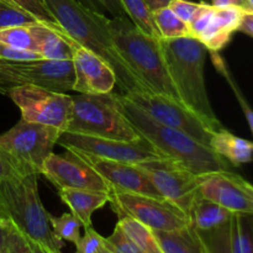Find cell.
I'll return each mask as SVG.
<instances>
[{
	"mask_svg": "<svg viewBox=\"0 0 253 253\" xmlns=\"http://www.w3.org/2000/svg\"><path fill=\"white\" fill-rule=\"evenodd\" d=\"M12 67L26 84L54 93L67 94L73 90L74 66L72 59H36L12 62Z\"/></svg>",
	"mask_w": 253,
	"mask_h": 253,
	"instance_id": "cell-16",
	"label": "cell"
},
{
	"mask_svg": "<svg viewBox=\"0 0 253 253\" xmlns=\"http://www.w3.org/2000/svg\"><path fill=\"white\" fill-rule=\"evenodd\" d=\"M26 84L12 67V62L0 58V94L9 95L16 86Z\"/></svg>",
	"mask_w": 253,
	"mask_h": 253,
	"instance_id": "cell-38",
	"label": "cell"
},
{
	"mask_svg": "<svg viewBox=\"0 0 253 253\" xmlns=\"http://www.w3.org/2000/svg\"><path fill=\"white\" fill-rule=\"evenodd\" d=\"M105 249L111 253H142L116 225L113 234L105 237Z\"/></svg>",
	"mask_w": 253,
	"mask_h": 253,
	"instance_id": "cell-36",
	"label": "cell"
},
{
	"mask_svg": "<svg viewBox=\"0 0 253 253\" xmlns=\"http://www.w3.org/2000/svg\"><path fill=\"white\" fill-rule=\"evenodd\" d=\"M244 11V9L235 6H215L207 27L197 40H199L209 52H220L229 44L235 32L239 31Z\"/></svg>",
	"mask_w": 253,
	"mask_h": 253,
	"instance_id": "cell-18",
	"label": "cell"
},
{
	"mask_svg": "<svg viewBox=\"0 0 253 253\" xmlns=\"http://www.w3.org/2000/svg\"><path fill=\"white\" fill-rule=\"evenodd\" d=\"M0 2H6V4H11V5H15L14 2L11 1V0H0Z\"/></svg>",
	"mask_w": 253,
	"mask_h": 253,
	"instance_id": "cell-47",
	"label": "cell"
},
{
	"mask_svg": "<svg viewBox=\"0 0 253 253\" xmlns=\"http://www.w3.org/2000/svg\"><path fill=\"white\" fill-rule=\"evenodd\" d=\"M57 145L66 150L135 165L152 158L163 157L155 146L143 137L133 141H119L62 131Z\"/></svg>",
	"mask_w": 253,
	"mask_h": 253,
	"instance_id": "cell-12",
	"label": "cell"
},
{
	"mask_svg": "<svg viewBox=\"0 0 253 253\" xmlns=\"http://www.w3.org/2000/svg\"><path fill=\"white\" fill-rule=\"evenodd\" d=\"M73 152H76L82 160L93 167L113 189L163 198L156 189L148 175L135 163L106 160V158L85 155L77 151H73Z\"/></svg>",
	"mask_w": 253,
	"mask_h": 253,
	"instance_id": "cell-15",
	"label": "cell"
},
{
	"mask_svg": "<svg viewBox=\"0 0 253 253\" xmlns=\"http://www.w3.org/2000/svg\"><path fill=\"white\" fill-rule=\"evenodd\" d=\"M200 2H205V4H210V0H199Z\"/></svg>",
	"mask_w": 253,
	"mask_h": 253,
	"instance_id": "cell-48",
	"label": "cell"
},
{
	"mask_svg": "<svg viewBox=\"0 0 253 253\" xmlns=\"http://www.w3.org/2000/svg\"><path fill=\"white\" fill-rule=\"evenodd\" d=\"M168 71L182 103L204 119L216 131L224 128L215 115L205 84L208 49L195 37L160 39Z\"/></svg>",
	"mask_w": 253,
	"mask_h": 253,
	"instance_id": "cell-3",
	"label": "cell"
},
{
	"mask_svg": "<svg viewBox=\"0 0 253 253\" xmlns=\"http://www.w3.org/2000/svg\"><path fill=\"white\" fill-rule=\"evenodd\" d=\"M89 10L108 16L110 19H126L127 14L124 10L120 0H77Z\"/></svg>",
	"mask_w": 253,
	"mask_h": 253,
	"instance_id": "cell-34",
	"label": "cell"
},
{
	"mask_svg": "<svg viewBox=\"0 0 253 253\" xmlns=\"http://www.w3.org/2000/svg\"><path fill=\"white\" fill-rule=\"evenodd\" d=\"M120 1L128 19L136 27L150 36L161 39V34L153 20L152 11L147 6L145 0H120Z\"/></svg>",
	"mask_w": 253,
	"mask_h": 253,
	"instance_id": "cell-26",
	"label": "cell"
},
{
	"mask_svg": "<svg viewBox=\"0 0 253 253\" xmlns=\"http://www.w3.org/2000/svg\"><path fill=\"white\" fill-rule=\"evenodd\" d=\"M111 209L118 216H130L153 231H174L190 225V219L180 208L165 198L123 192L110 188Z\"/></svg>",
	"mask_w": 253,
	"mask_h": 253,
	"instance_id": "cell-8",
	"label": "cell"
},
{
	"mask_svg": "<svg viewBox=\"0 0 253 253\" xmlns=\"http://www.w3.org/2000/svg\"><path fill=\"white\" fill-rule=\"evenodd\" d=\"M5 231V251L7 253H46L35 242L21 234L9 220L2 219Z\"/></svg>",
	"mask_w": 253,
	"mask_h": 253,
	"instance_id": "cell-31",
	"label": "cell"
},
{
	"mask_svg": "<svg viewBox=\"0 0 253 253\" xmlns=\"http://www.w3.org/2000/svg\"><path fill=\"white\" fill-rule=\"evenodd\" d=\"M0 42L15 47V48L26 49V51H32L39 53L37 52L36 41H35L34 34L31 31V25L1 29L0 30Z\"/></svg>",
	"mask_w": 253,
	"mask_h": 253,
	"instance_id": "cell-30",
	"label": "cell"
},
{
	"mask_svg": "<svg viewBox=\"0 0 253 253\" xmlns=\"http://www.w3.org/2000/svg\"><path fill=\"white\" fill-rule=\"evenodd\" d=\"M7 96L16 104L21 119L27 123L52 126L61 131H66L71 123L73 100L68 94L22 84L12 89Z\"/></svg>",
	"mask_w": 253,
	"mask_h": 253,
	"instance_id": "cell-11",
	"label": "cell"
},
{
	"mask_svg": "<svg viewBox=\"0 0 253 253\" xmlns=\"http://www.w3.org/2000/svg\"><path fill=\"white\" fill-rule=\"evenodd\" d=\"M35 22H37V20L21 7L6 2H0V30L12 26L32 25Z\"/></svg>",
	"mask_w": 253,
	"mask_h": 253,
	"instance_id": "cell-33",
	"label": "cell"
},
{
	"mask_svg": "<svg viewBox=\"0 0 253 253\" xmlns=\"http://www.w3.org/2000/svg\"><path fill=\"white\" fill-rule=\"evenodd\" d=\"M153 20L162 39H179L190 36L189 26L168 6L152 11Z\"/></svg>",
	"mask_w": 253,
	"mask_h": 253,
	"instance_id": "cell-27",
	"label": "cell"
},
{
	"mask_svg": "<svg viewBox=\"0 0 253 253\" xmlns=\"http://www.w3.org/2000/svg\"><path fill=\"white\" fill-rule=\"evenodd\" d=\"M210 54H211V61H212V63H214V66L216 67L217 71H219L220 73L224 76V78L226 79V82L229 83V85L231 86L232 91H234L235 96H236L237 101H239L240 106H241L242 111H244L245 118H246L247 123H249V125H250V128H251V131L253 133V109L249 104V101L246 100V98L244 96L241 89H240L239 85H237L236 81H235L234 77H232L230 69L227 68L226 62L224 61V58H222L221 56H219V52H210Z\"/></svg>",
	"mask_w": 253,
	"mask_h": 253,
	"instance_id": "cell-32",
	"label": "cell"
},
{
	"mask_svg": "<svg viewBox=\"0 0 253 253\" xmlns=\"http://www.w3.org/2000/svg\"><path fill=\"white\" fill-rule=\"evenodd\" d=\"M36 41L37 52L46 59H73L74 49L79 46L62 27H54L43 22L31 25Z\"/></svg>",
	"mask_w": 253,
	"mask_h": 253,
	"instance_id": "cell-19",
	"label": "cell"
},
{
	"mask_svg": "<svg viewBox=\"0 0 253 253\" xmlns=\"http://www.w3.org/2000/svg\"><path fill=\"white\" fill-rule=\"evenodd\" d=\"M100 253H111V252H109L108 250H104V251H103V252H100Z\"/></svg>",
	"mask_w": 253,
	"mask_h": 253,
	"instance_id": "cell-49",
	"label": "cell"
},
{
	"mask_svg": "<svg viewBox=\"0 0 253 253\" xmlns=\"http://www.w3.org/2000/svg\"><path fill=\"white\" fill-rule=\"evenodd\" d=\"M5 231H4V225H2L1 215H0V251L5 250Z\"/></svg>",
	"mask_w": 253,
	"mask_h": 253,
	"instance_id": "cell-45",
	"label": "cell"
},
{
	"mask_svg": "<svg viewBox=\"0 0 253 253\" xmlns=\"http://www.w3.org/2000/svg\"><path fill=\"white\" fill-rule=\"evenodd\" d=\"M44 2L69 37L110 64L115 72L116 85L124 94L152 93L119 52L109 30L110 17L91 11L77 0H44Z\"/></svg>",
	"mask_w": 253,
	"mask_h": 253,
	"instance_id": "cell-1",
	"label": "cell"
},
{
	"mask_svg": "<svg viewBox=\"0 0 253 253\" xmlns=\"http://www.w3.org/2000/svg\"><path fill=\"white\" fill-rule=\"evenodd\" d=\"M0 58L10 62H30L41 59L42 57L36 52L15 48V47L0 42Z\"/></svg>",
	"mask_w": 253,
	"mask_h": 253,
	"instance_id": "cell-39",
	"label": "cell"
},
{
	"mask_svg": "<svg viewBox=\"0 0 253 253\" xmlns=\"http://www.w3.org/2000/svg\"><path fill=\"white\" fill-rule=\"evenodd\" d=\"M109 30L123 58L152 93L182 103L170 78L160 39L141 31L126 19H109ZM183 104V103H182Z\"/></svg>",
	"mask_w": 253,
	"mask_h": 253,
	"instance_id": "cell-5",
	"label": "cell"
},
{
	"mask_svg": "<svg viewBox=\"0 0 253 253\" xmlns=\"http://www.w3.org/2000/svg\"><path fill=\"white\" fill-rule=\"evenodd\" d=\"M199 195L234 214L253 215V184L232 170L202 174Z\"/></svg>",
	"mask_w": 253,
	"mask_h": 253,
	"instance_id": "cell-14",
	"label": "cell"
},
{
	"mask_svg": "<svg viewBox=\"0 0 253 253\" xmlns=\"http://www.w3.org/2000/svg\"><path fill=\"white\" fill-rule=\"evenodd\" d=\"M125 95L157 123L182 131L202 145L210 147L211 137L216 130L184 104L168 96L147 91H137Z\"/></svg>",
	"mask_w": 253,
	"mask_h": 253,
	"instance_id": "cell-9",
	"label": "cell"
},
{
	"mask_svg": "<svg viewBox=\"0 0 253 253\" xmlns=\"http://www.w3.org/2000/svg\"><path fill=\"white\" fill-rule=\"evenodd\" d=\"M0 253H7V252L5 251V250H2V251H0Z\"/></svg>",
	"mask_w": 253,
	"mask_h": 253,
	"instance_id": "cell-50",
	"label": "cell"
},
{
	"mask_svg": "<svg viewBox=\"0 0 253 253\" xmlns=\"http://www.w3.org/2000/svg\"><path fill=\"white\" fill-rule=\"evenodd\" d=\"M116 225L142 253H163L155 231L142 222L123 215L119 216Z\"/></svg>",
	"mask_w": 253,
	"mask_h": 253,
	"instance_id": "cell-24",
	"label": "cell"
},
{
	"mask_svg": "<svg viewBox=\"0 0 253 253\" xmlns=\"http://www.w3.org/2000/svg\"><path fill=\"white\" fill-rule=\"evenodd\" d=\"M210 4L212 6L216 7H229L235 6L240 7L249 11V6H247V0H210Z\"/></svg>",
	"mask_w": 253,
	"mask_h": 253,
	"instance_id": "cell-42",
	"label": "cell"
},
{
	"mask_svg": "<svg viewBox=\"0 0 253 253\" xmlns=\"http://www.w3.org/2000/svg\"><path fill=\"white\" fill-rule=\"evenodd\" d=\"M0 215L46 253H62L63 241L54 235L49 214L42 205L37 174L0 180Z\"/></svg>",
	"mask_w": 253,
	"mask_h": 253,
	"instance_id": "cell-4",
	"label": "cell"
},
{
	"mask_svg": "<svg viewBox=\"0 0 253 253\" xmlns=\"http://www.w3.org/2000/svg\"><path fill=\"white\" fill-rule=\"evenodd\" d=\"M145 1L146 4H147V6L150 7L151 11H156V10L168 6V4H169L172 0H145Z\"/></svg>",
	"mask_w": 253,
	"mask_h": 253,
	"instance_id": "cell-43",
	"label": "cell"
},
{
	"mask_svg": "<svg viewBox=\"0 0 253 253\" xmlns=\"http://www.w3.org/2000/svg\"><path fill=\"white\" fill-rule=\"evenodd\" d=\"M239 31L244 32V34L249 35L253 37V12L245 10L244 15H242L241 22H240Z\"/></svg>",
	"mask_w": 253,
	"mask_h": 253,
	"instance_id": "cell-41",
	"label": "cell"
},
{
	"mask_svg": "<svg viewBox=\"0 0 253 253\" xmlns=\"http://www.w3.org/2000/svg\"><path fill=\"white\" fill-rule=\"evenodd\" d=\"M62 202L76 215L84 229L91 226V215L110 200L109 193L82 189H58Z\"/></svg>",
	"mask_w": 253,
	"mask_h": 253,
	"instance_id": "cell-20",
	"label": "cell"
},
{
	"mask_svg": "<svg viewBox=\"0 0 253 253\" xmlns=\"http://www.w3.org/2000/svg\"><path fill=\"white\" fill-rule=\"evenodd\" d=\"M74 85L78 94L111 93L116 76L110 64L89 49L78 46L73 54Z\"/></svg>",
	"mask_w": 253,
	"mask_h": 253,
	"instance_id": "cell-17",
	"label": "cell"
},
{
	"mask_svg": "<svg viewBox=\"0 0 253 253\" xmlns=\"http://www.w3.org/2000/svg\"><path fill=\"white\" fill-rule=\"evenodd\" d=\"M200 2L188 1V0H172L168 4V7L184 22L189 24L190 20L193 19L197 10L199 9Z\"/></svg>",
	"mask_w": 253,
	"mask_h": 253,
	"instance_id": "cell-40",
	"label": "cell"
},
{
	"mask_svg": "<svg viewBox=\"0 0 253 253\" xmlns=\"http://www.w3.org/2000/svg\"><path fill=\"white\" fill-rule=\"evenodd\" d=\"M247 6H249V11L253 12V0H247Z\"/></svg>",
	"mask_w": 253,
	"mask_h": 253,
	"instance_id": "cell-46",
	"label": "cell"
},
{
	"mask_svg": "<svg viewBox=\"0 0 253 253\" xmlns=\"http://www.w3.org/2000/svg\"><path fill=\"white\" fill-rule=\"evenodd\" d=\"M163 253H207L199 231L192 225L174 231H155Z\"/></svg>",
	"mask_w": 253,
	"mask_h": 253,
	"instance_id": "cell-22",
	"label": "cell"
},
{
	"mask_svg": "<svg viewBox=\"0 0 253 253\" xmlns=\"http://www.w3.org/2000/svg\"><path fill=\"white\" fill-rule=\"evenodd\" d=\"M136 165L148 175L165 199L172 202L189 216L193 204L199 197L202 175L168 157L152 158Z\"/></svg>",
	"mask_w": 253,
	"mask_h": 253,
	"instance_id": "cell-10",
	"label": "cell"
},
{
	"mask_svg": "<svg viewBox=\"0 0 253 253\" xmlns=\"http://www.w3.org/2000/svg\"><path fill=\"white\" fill-rule=\"evenodd\" d=\"M72 119L66 131L93 137L119 141L140 138L118 106L116 94H78L72 95Z\"/></svg>",
	"mask_w": 253,
	"mask_h": 253,
	"instance_id": "cell-6",
	"label": "cell"
},
{
	"mask_svg": "<svg viewBox=\"0 0 253 253\" xmlns=\"http://www.w3.org/2000/svg\"><path fill=\"white\" fill-rule=\"evenodd\" d=\"M41 175L57 189H82L110 193L108 183L76 152L67 150L62 155L52 152L43 163Z\"/></svg>",
	"mask_w": 253,
	"mask_h": 253,
	"instance_id": "cell-13",
	"label": "cell"
},
{
	"mask_svg": "<svg viewBox=\"0 0 253 253\" xmlns=\"http://www.w3.org/2000/svg\"><path fill=\"white\" fill-rule=\"evenodd\" d=\"M49 222L54 235L62 241L76 245L82 237L81 229L83 227V224L72 212H64L61 216H52L49 214Z\"/></svg>",
	"mask_w": 253,
	"mask_h": 253,
	"instance_id": "cell-28",
	"label": "cell"
},
{
	"mask_svg": "<svg viewBox=\"0 0 253 253\" xmlns=\"http://www.w3.org/2000/svg\"><path fill=\"white\" fill-rule=\"evenodd\" d=\"M210 148L235 167L253 161V142L234 135L225 127L212 135Z\"/></svg>",
	"mask_w": 253,
	"mask_h": 253,
	"instance_id": "cell-21",
	"label": "cell"
},
{
	"mask_svg": "<svg viewBox=\"0 0 253 253\" xmlns=\"http://www.w3.org/2000/svg\"><path fill=\"white\" fill-rule=\"evenodd\" d=\"M118 106L141 137L146 138L163 157L178 161L195 174L232 170L231 165L210 147L202 145L187 133L153 120L125 94H116Z\"/></svg>",
	"mask_w": 253,
	"mask_h": 253,
	"instance_id": "cell-2",
	"label": "cell"
},
{
	"mask_svg": "<svg viewBox=\"0 0 253 253\" xmlns=\"http://www.w3.org/2000/svg\"><path fill=\"white\" fill-rule=\"evenodd\" d=\"M11 1L16 6L30 12L37 21L43 22L46 25H51V26L54 27H61L53 17V15L51 14L48 7H47L44 0H11Z\"/></svg>",
	"mask_w": 253,
	"mask_h": 253,
	"instance_id": "cell-35",
	"label": "cell"
},
{
	"mask_svg": "<svg viewBox=\"0 0 253 253\" xmlns=\"http://www.w3.org/2000/svg\"><path fill=\"white\" fill-rule=\"evenodd\" d=\"M76 253H100L105 249V237L93 229L86 227L85 234L76 244Z\"/></svg>",
	"mask_w": 253,
	"mask_h": 253,
	"instance_id": "cell-37",
	"label": "cell"
},
{
	"mask_svg": "<svg viewBox=\"0 0 253 253\" xmlns=\"http://www.w3.org/2000/svg\"><path fill=\"white\" fill-rule=\"evenodd\" d=\"M10 175H14V174H12V172L10 170V168L7 167V165L5 163V161L2 160V157L0 156V180L10 177Z\"/></svg>",
	"mask_w": 253,
	"mask_h": 253,
	"instance_id": "cell-44",
	"label": "cell"
},
{
	"mask_svg": "<svg viewBox=\"0 0 253 253\" xmlns=\"http://www.w3.org/2000/svg\"><path fill=\"white\" fill-rule=\"evenodd\" d=\"M207 253H232L231 220L216 229L199 231Z\"/></svg>",
	"mask_w": 253,
	"mask_h": 253,
	"instance_id": "cell-29",
	"label": "cell"
},
{
	"mask_svg": "<svg viewBox=\"0 0 253 253\" xmlns=\"http://www.w3.org/2000/svg\"><path fill=\"white\" fill-rule=\"evenodd\" d=\"M62 131L52 126L20 120L0 136V156L14 175L42 173Z\"/></svg>",
	"mask_w": 253,
	"mask_h": 253,
	"instance_id": "cell-7",
	"label": "cell"
},
{
	"mask_svg": "<svg viewBox=\"0 0 253 253\" xmlns=\"http://www.w3.org/2000/svg\"><path fill=\"white\" fill-rule=\"evenodd\" d=\"M231 249L232 253H253V215H232Z\"/></svg>",
	"mask_w": 253,
	"mask_h": 253,
	"instance_id": "cell-25",
	"label": "cell"
},
{
	"mask_svg": "<svg viewBox=\"0 0 253 253\" xmlns=\"http://www.w3.org/2000/svg\"><path fill=\"white\" fill-rule=\"evenodd\" d=\"M234 212L199 195L190 210V225L198 231L216 229L231 220Z\"/></svg>",
	"mask_w": 253,
	"mask_h": 253,
	"instance_id": "cell-23",
	"label": "cell"
}]
</instances>
